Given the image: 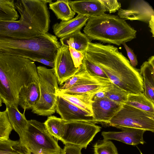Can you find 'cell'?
Here are the masks:
<instances>
[{"label":"cell","mask_w":154,"mask_h":154,"mask_svg":"<svg viewBox=\"0 0 154 154\" xmlns=\"http://www.w3.org/2000/svg\"><path fill=\"white\" fill-rule=\"evenodd\" d=\"M85 56L100 67L114 85L128 94L144 93L143 79L140 70L112 45L91 42Z\"/></svg>","instance_id":"cell-1"},{"label":"cell","mask_w":154,"mask_h":154,"mask_svg":"<svg viewBox=\"0 0 154 154\" xmlns=\"http://www.w3.org/2000/svg\"><path fill=\"white\" fill-rule=\"evenodd\" d=\"M38 81L34 62L20 57L0 55V98L6 107L18 109L21 88Z\"/></svg>","instance_id":"cell-2"},{"label":"cell","mask_w":154,"mask_h":154,"mask_svg":"<svg viewBox=\"0 0 154 154\" xmlns=\"http://www.w3.org/2000/svg\"><path fill=\"white\" fill-rule=\"evenodd\" d=\"M83 31L91 41L118 46L135 38L137 33L124 19L105 13L89 17Z\"/></svg>","instance_id":"cell-3"},{"label":"cell","mask_w":154,"mask_h":154,"mask_svg":"<svg viewBox=\"0 0 154 154\" xmlns=\"http://www.w3.org/2000/svg\"><path fill=\"white\" fill-rule=\"evenodd\" d=\"M19 140L31 154H63L58 140L49 132L44 123L35 120H28Z\"/></svg>","instance_id":"cell-4"},{"label":"cell","mask_w":154,"mask_h":154,"mask_svg":"<svg viewBox=\"0 0 154 154\" xmlns=\"http://www.w3.org/2000/svg\"><path fill=\"white\" fill-rule=\"evenodd\" d=\"M37 68L40 97L32 111L39 116H48L56 111L57 93L60 89L58 80L54 68L40 66Z\"/></svg>","instance_id":"cell-5"},{"label":"cell","mask_w":154,"mask_h":154,"mask_svg":"<svg viewBox=\"0 0 154 154\" xmlns=\"http://www.w3.org/2000/svg\"><path fill=\"white\" fill-rule=\"evenodd\" d=\"M108 125L127 127L154 132V113L123 104L109 121Z\"/></svg>","instance_id":"cell-6"},{"label":"cell","mask_w":154,"mask_h":154,"mask_svg":"<svg viewBox=\"0 0 154 154\" xmlns=\"http://www.w3.org/2000/svg\"><path fill=\"white\" fill-rule=\"evenodd\" d=\"M51 2V0H17L15 5L16 10L25 14L32 29L38 35L47 33L49 30L50 15L47 4Z\"/></svg>","instance_id":"cell-7"},{"label":"cell","mask_w":154,"mask_h":154,"mask_svg":"<svg viewBox=\"0 0 154 154\" xmlns=\"http://www.w3.org/2000/svg\"><path fill=\"white\" fill-rule=\"evenodd\" d=\"M101 127L94 124L81 121L67 122L61 141L86 149Z\"/></svg>","instance_id":"cell-8"},{"label":"cell","mask_w":154,"mask_h":154,"mask_svg":"<svg viewBox=\"0 0 154 154\" xmlns=\"http://www.w3.org/2000/svg\"><path fill=\"white\" fill-rule=\"evenodd\" d=\"M54 62V69L58 84L61 86L74 75L80 66L75 67L69 50V47L62 45L57 53Z\"/></svg>","instance_id":"cell-9"},{"label":"cell","mask_w":154,"mask_h":154,"mask_svg":"<svg viewBox=\"0 0 154 154\" xmlns=\"http://www.w3.org/2000/svg\"><path fill=\"white\" fill-rule=\"evenodd\" d=\"M92 109L93 121L95 124L100 123L108 125L116 113L123 104L112 101L105 97L100 99H93Z\"/></svg>","instance_id":"cell-10"},{"label":"cell","mask_w":154,"mask_h":154,"mask_svg":"<svg viewBox=\"0 0 154 154\" xmlns=\"http://www.w3.org/2000/svg\"><path fill=\"white\" fill-rule=\"evenodd\" d=\"M55 110L61 118L67 122L81 121L94 124L92 115L58 96Z\"/></svg>","instance_id":"cell-11"},{"label":"cell","mask_w":154,"mask_h":154,"mask_svg":"<svg viewBox=\"0 0 154 154\" xmlns=\"http://www.w3.org/2000/svg\"><path fill=\"white\" fill-rule=\"evenodd\" d=\"M118 16L126 20H139L147 23L154 17V11L152 7L143 0L135 1L128 9L120 8Z\"/></svg>","instance_id":"cell-12"},{"label":"cell","mask_w":154,"mask_h":154,"mask_svg":"<svg viewBox=\"0 0 154 154\" xmlns=\"http://www.w3.org/2000/svg\"><path fill=\"white\" fill-rule=\"evenodd\" d=\"M118 128L122 131H103L101 134L104 139L116 140L133 146L145 143L143 136L146 131L127 127Z\"/></svg>","instance_id":"cell-13"},{"label":"cell","mask_w":154,"mask_h":154,"mask_svg":"<svg viewBox=\"0 0 154 154\" xmlns=\"http://www.w3.org/2000/svg\"><path fill=\"white\" fill-rule=\"evenodd\" d=\"M88 19V17L78 14L74 18L54 24L52 26L53 32L56 37H65L81 31Z\"/></svg>","instance_id":"cell-14"},{"label":"cell","mask_w":154,"mask_h":154,"mask_svg":"<svg viewBox=\"0 0 154 154\" xmlns=\"http://www.w3.org/2000/svg\"><path fill=\"white\" fill-rule=\"evenodd\" d=\"M72 9L78 15L90 17L105 13L106 11L99 0H69Z\"/></svg>","instance_id":"cell-15"},{"label":"cell","mask_w":154,"mask_h":154,"mask_svg":"<svg viewBox=\"0 0 154 154\" xmlns=\"http://www.w3.org/2000/svg\"><path fill=\"white\" fill-rule=\"evenodd\" d=\"M140 72L143 79L144 93L154 102V56L149 58L141 66Z\"/></svg>","instance_id":"cell-16"},{"label":"cell","mask_w":154,"mask_h":154,"mask_svg":"<svg viewBox=\"0 0 154 154\" xmlns=\"http://www.w3.org/2000/svg\"><path fill=\"white\" fill-rule=\"evenodd\" d=\"M40 97L38 83H33L23 86L19 94L18 103L24 110L32 109L39 100Z\"/></svg>","instance_id":"cell-17"},{"label":"cell","mask_w":154,"mask_h":154,"mask_svg":"<svg viewBox=\"0 0 154 154\" xmlns=\"http://www.w3.org/2000/svg\"><path fill=\"white\" fill-rule=\"evenodd\" d=\"M62 45L70 47L85 54L91 41L84 34L79 31L60 39Z\"/></svg>","instance_id":"cell-18"},{"label":"cell","mask_w":154,"mask_h":154,"mask_svg":"<svg viewBox=\"0 0 154 154\" xmlns=\"http://www.w3.org/2000/svg\"><path fill=\"white\" fill-rule=\"evenodd\" d=\"M57 95L62 97L93 116L92 103L94 96L88 94H68L60 92L59 90L57 93Z\"/></svg>","instance_id":"cell-19"},{"label":"cell","mask_w":154,"mask_h":154,"mask_svg":"<svg viewBox=\"0 0 154 154\" xmlns=\"http://www.w3.org/2000/svg\"><path fill=\"white\" fill-rule=\"evenodd\" d=\"M7 116L9 122L14 129L20 137L25 130L28 122L25 115V111L23 113L18 109L11 107H6Z\"/></svg>","instance_id":"cell-20"},{"label":"cell","mask_w":154,"mask_h":154,"mask_svg":"<svg viewBox=\"0 0 154 154\" xmlns=\"http://www.w3.org/2000/svg\"><path fill=\"white\" fill-rule=\"evenodd\" d=\"M99 77H100L89 73L82 64L79 71L60 86V90L68 89L74 86L91 82Z\"/></svg>","instance_id":"cell-21"},{"label":"cell","mask_w":154,"mask_h":154,"mask_svg":"<svg viewBox=\"0 0 154 154\" xmlns=\"http://www.w3.org/2000/svg\"><path fill=\"white\" fill-rule=\"evenodd\" d=\"M125 104L143 111L154 113V103L149 100L144 93L128 94Z\"/></svg>","instance_id":"cell-22"},{"label":"cell","mask_w":154,"mask_h":154,"mask_svg":"<svg viewBox=\"0 0 154 154\" xmlns=\"http://www.w3.org/2000/svg\"><path fill=\"white\" fill-rule=\"evenodd\" d=\"M49 7L57 18L62 21L72 19L75 14L69 5V0H58L49 4Z\"/></svg>","instance_id":"cell-23"},{"label":"cell","mask_w":154,"mask_h":154,"mask_svg":"<svg viewBox=\"0 0 154 154\" xmlns=\"http://www.w3.org/2000/svg\"><path fill=\"white\" fill-rule=\"evenodd\" d=\"M66 122L61 118L50 116L43 123L51 135L57 140H60L64 133Z\"/></svg>","instance_id":"cell-24"},{"label":"cell","mask_w":154,"mask_h":154,"mask_svg":"<svg viewBox=\"0 0 154 154\" xmlns=\"http://www.w3.org/2000/svg\"><path fill=\"white\" fill-rule=\"evenodd\" d=\"M0 154H31L19 140L0 141Z\"/></svg>","instance_id":"cell-25"},{"label":"cell","mask_w":154,"mask_h":154,"mask_svg":"<svg viewBox=\"0 0 154 154\" xmlns=\"http://www.w3.org/2000/svg\"><path fill=\"white\" fill-rule=\"evenodd\" d=\"M19 17L14 0H0V21H16Z\"/></svg>","instance_id":"cell-26"},{"label":"cell","mask_w":154,"mask_h":154,"mask_svg":"<svg viewBox=\"0 0 154 154\" xmlns=\"http://www.w3.org/2000/svg\"><path fill=\"white\" fill-rule=\"evenodd\" d=\"M93 147L94 154H119L116 147L109 140H98Z\"/></svg>","instance_id":"cell-27"},{"label":"cell","mask_w":154,"mask_h":154,"mask_svg":"<svg viewBox=\"0 0 154 154\" xmlns=\"http://www.w3.org/2000/svg\"><path fill=\"white\" fill-rule=\"evenodd\" d=\"M128 93L113 84L112 86L105 92L106 97L117 103L124 104L126 102Z\"/></svg>","instance_id":"cell-28"},{"label":"cell","mask_w":154,"mask_h":154,"mask_svg":"<svg viewBox=\"0 0 154 154\" xmlns=\"http://www.w3.org/2000/svg\"><path fill=\"white\" fill-rule=\"evenodd\" d=\"M13 128L8 120L6 110L0 111V141L9 139Z\"/></svg>","instance_id":"cell-29"},{"label":"cell","mask_w":154,"mask_h":154,"mask_svg":"<svg viewBox=\"0 0 154 154\" xmlns=\"http://www.w3.org/2000/svg\"><path fill=\"white\" fill-rule=\"evenodd\" d=\"M82 65L86 70L91 74L103 78L109 79L100 67L90 61L85 56L82 61Z\"/></svg>","instance_id":"cell-30"},{"label":"cell","mask_w":154,"mask_h":154,"mask_svg":"<svg viewBox=\"0 0 154 154\" xmlns=\"http://www.w3.org/2000/svg\"><path fill=\"white\" fill-rule=\"evenodd\" d=\"M104 8L106 12L115 13L121 8L120 2L117 0H99Z\"/></svg>","instance_id":"cell-31"},{"label":"cell","mask_w":154,"mask_h":154,"mask_svg":"<svg viewBox=\"0 0 154 154\" xmlns=\"http://www.w3.org/2000/svg\"><path fill=\"white\" fill-rule=\"evenodd\" d=\"M70 54L75 67H79L82 64V61L85 55L82 52L77 51L75 49L69 47Z\"/></svg>","instance_id":"cell-32"},{"label":"cell","mask_w":154,"mask_h":154,"mask_svg":"<svg viewBox=\"0 0 154 154\" xmlns=\"http://www.w3.org/2000/svg\"><path fill=\"white\" fill-rule=\"evenodd\" d=\"M82 148L78 146L66 144L63 149V154H82Z\"/></svg>","instance_id":"cell-33"},{"label":"cell","mask_w":154,"mask_h":154,"mask_svg":"<svg viewBox=\"0 0 154 154\" xmlns=\"http://www.w3.org/2000/svg\"><path fill=\"white\" fill-rule=\"evenodd\" d=\"M126 50L128 57L129 59L130 64L134 67H135L138 64V61L136 56L133 50L129 48L125 43L122 44Z\"/></svg>","instance_id":"cell-34"},{"label":"cell","mask_w":154,"mask_h":154,"mask_svg":"<svg viewBox=\"0 0 154 154\" xmlns=\"http://www.w3.org/2000/svg\"><path fill=\"white\" fill-rule=\"evenodd\" d=\"M33 61H36L42 63L45 65L50 66L54 68V62L49 61L45 59H33L31 60Z\"/></svg>","instance_id":"cell-35"},{"label":"cell","mask_w":154,"mask_h":154,"mask_svg":"<svg viewBox=\"0 0 154 154\" xmlns=\"http://www.w3.org/2000/svg\"><path fill=\"white\" fill-rule=\"evenodd\" d=\"M101 91L97 93L93 97V99H100L106 97L105 92Z\"/></svg>","instance_id":"cell-36"},{"label":"cell","mask_w":154,"mask_h":154,"mask_svg":"<svg viewBox=\"0 0 154 154\" xmlns=\"http://www.w3.org/2000/svg\"><path fill=\"white\" fill-rule=\"evenodd\" d=\"M149 26L150 28V31L152 34V36L154 37V17H152L149 22Z\"/></svg>","instance_id":"cell-37"},{"label":"cell","mask_w":154,"mask_h":154,"mask_svg":"<svg viewBox=\"0 0 154 154\" xmlns=\"http://www.w3.org/2000/svg\"><path fill=\"white\" fill-rule=\"evenodd\" d=\"M2 101L1 100V99L0 98V107L2 105Z\"/></svg>","instance_id":"cell-38"},{"label":"cell","mask_w":154,"mask_h":154,"mask_svg":"<svg viewBox=\"0 0 154 154\" xmlns=\"http://www.w3.org/2000/svg\"><path fill=\"white\" fill-rule=\"evenodd\" d=\"M139 151H140V154H143L141 152V151L140 150H139Z\"/></svg>","instance_id":"cell-39"},{"label":"cell","mask_w":154,"mask_h":154,"mask_svg":"<svg viewBox=\"0 0 154 154\" xmlns=\"http://www.w3.org/2000/svg\"></svg>","instance_id":"cell-40"}]
</instances>
